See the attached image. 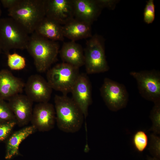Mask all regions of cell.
<instances>
[{
    "mask_svg": "<svg viewBox=\"0 0 160 160\" xmlns=\"http://www.w3.org/2000/svg\"><path fill=\"white\" fill-rule=\"evenodd\" d=\"M33 57L37 71H47L56 61L59 53L58 42L49 40L34 32L30 36L26 49Z\"/></svg>",
    "mask_w": 160,
    "mask_h": 160,
    "instance_id": "2",
    "label": "cell"
},
{
    "mask_svg": "<svg viewBox=\"0 0 160 160\" xmlns=\"http://www.w3.org/2000/svg\"><path fill=\"white\" fill-rule=\"evenodd\" d=\"M26 95L33 102H48L50 100L52 89L47 80L40 75H31L25 84Z\"/></svg>",
    "mask_w": 160,
    "mask_h": 160,
    "instance_id": "10",
    "label": "cell"
},
{
    "mask_svg": "<svg viewBox=\"0 0 160 160\" xmlns=\"http://www.w3.org/2000/svg\"><path fill=\"white\" fill-rule=\"evenodd\" d=\"M8 104L20 127L27 124L31 121L33 102L26 95L17 94L8 100Z\"/></svg>",
    "mask_w": 160,
    "mask_h": 160,
    "instance_id": "13",
    "label": "cell"
},
{
    "mask_svg": "<svg viewBox=\"0 0 160 160\" xmlns=\"http://www.w3.org/2000/svg\"><path fill=\"white\" fill-rule=\"evenodd\" d=\"M132 143L135 149L138 152H142L146 148L148 143V138L143 131L139 130L134 134Z\"/></svg>",
    "mask_w": 160,
    "mask_h": 160,
    "instance_id": "22",
    "label": "cell"
},
{
    "mask_svg": "<svg viewBox=\"0 0 160 160\" xmlns=\"http://www.w3.org/2000/svg\"><path fill=\"white\" fill-rule=\"evenodd\" d=\"M20 24L11 17L0 18V44L7 55L12 49H26L30 36Z\"/></svg>",
    "mask_w": 160,
    "mask_h": 160,
    "instance_id": "4",
    "label": "cell"
},
{
    "mask_svg": "<svg viewBox=\"0 0 160 160\" xmlns=\"http://www.w3.org/2000/svg\"><path fill=\"white\" fill-rule=\"evenodd\" d=\"M34 32L53 41H63L64 39L62 26L46 16L39 23Z\"/></svg>",
    "mask_w": 160,
    "mask_h": 160,
    "instance_id": "19",
    "label": "cell"
},
{
    "mask_svg": "<svg viewBox=\"0 0 160 160\" xmlns=\"http://www.w3.org/2000/svg\"><path fill=\"white\" fill-rule=\"evenodd\" d=\"M36 130L32 125L27 126L17 131L7 139L5 159L10 160L20 155L19 145L21 143Z\"/></svg>",
    "mask_w": 160,
    "mask_h": 160,
    "instance_id": "18",
    "label": "cell"
},
{
    "mask_svg": "<svg viewBox=\"0 0 160 160\" xmlns=\"http://www.w3.org/2000/svg\"><path fill=\"white\" fill-rule=\"evenodd\" d=\"M148 149L153 157L160 159V138L158 135L151 134Z\"/></svg>",
    "mask_w": 160,
    "mask_h": 160,
    "instance_id": "24",
    "label": "cell"
},
{
    "mask_svg": "<svg viewBox=\"0 0 160 160\" xmlns=\"http://www.w3.org/2000/svg\"><path fill=\"white\" fill-rule=\"evenodd\" d=\"M155 17V7L153 0H149L147 2L144 13L143 19L144 22L148 24L152 23Z\"/></svg>",
    "mask_w": 160,
    "mask_h": 160,
    "instance_id": "25",
    "label": "cell"
},
{
    "mask_svg": "<svg viewBox=\"0 0 160 160\" xmlns=\"http://www.w3.org/2000/svg\"><path fill=\"white\" fill-rule=\"evenodd\" d=\"M18 0H1L0 1L3 6L8 9L13 7Z\"/></svg>",
    "mask_w": 160,
    "mask_h": 160,
    "instance_id": "28",
    "label": "cell"
},
{
    "mask_svg": "<svg viewBox=\"0 0 160 160\" xmlns=\"http://www.w3.org/2000/svg\"><path fill=\"white\" fill-rule=\"evenodd\" d=\"M45 16L64 25L74 18L72 0H45Z\"/></svg>",
    "mask_w": 160,
    "mask_h": 160,
    "instance_id": "11",
    "label": "cell"
},
{
    "mask_svg": "<svg viewBox=\"0 0 160 160\" xmlns=\"http://www.w3.org/2000/svg\"><path fill=\"white\" fill-rule=\"evenodd\" d=\"M56 121L55 107L48 102L38 103L33 108L30 122L41 132L48 131L54 127Z\"/></svg>",
    "mask_w": 160,
    "mask_h": 160,
    "instance_id": "9",
    "label": "cell"
},
{
    "mask_svg": "<svg viewBox=\"0 0 160 160\" xmlns=\"http://www.w3.org/2000/svg\"><path fill=\"white\" fill-rule=\"evenodd\" d=\"M130 74L136 80L139 92L145 99L160 101V73L155 70L132 71Z\"/></svg>",
    "mask_w": 160,
    "mask_h": 160,
    "instance_id": "7",
    "label": "cell"
},
{
    "mask_svg": "<svg viewBox=\"0 0 160 160\" xmlns=\"http://www.w3.org/2000/svg\"><path fill=\"white\" fill-rule=\"evenodd\" d=\"M97 2L103 9L107 8L111 9H113L116 3V0H97Z\"/></svg>",
    "mask_w": 160,
    "mask_h": 160,
    "instance_id": "27",
    "label": "cell"
},
{
    "mask_svg": "<svg viewBox=\"0 0 160 160\" xmlns=\"http://www.w3.org/2000/svg\"><path fill=\"white\" fill-rule=\"evenodd\" d=\"M8 11L10 17L20 24L29 34H31L45 17V0H18Z\"/></svg>",
    "mask_w": 160,
    "mask_h": 160,
    "instance_id": "3",
    "label": "cell"
},
{
    "mask_svg": "<svg viewBox=\"0 0 160 160\" xmlns=\"http://www.w3.org/2000/svg\"><path fill=\"white\" fill-rule=\"evenodd\" d=\"M152 125L149 129L153 133L157 135L160 133V101L154 103L150 114Z\"/></svg>",
    "mask_w": 160,
    "mask_h": 160,
    "instance_id": "20",
    "label": "cell"
},
{
    "mask_svg": "<svg viewBox=\"0 0 160 160\" xmlns=\"http://www.w3.org/2000/svg\"><path fill=\"white\" fill-rule=\"evenodd\" d=\"M25 84L8 70H0V99L8 100L14 96L21 93Z\"/></svg>",
    "mask_w": 160,
    "mask_h": 160,
    "instance_id": "15",
    "label": "cell"
},
{
    "mask_svg": "<svg viewBox=\"0 0 160 160\" xmlns=\"http://www.w3.org/2000/svg\"><path fill=\"white\" fill-rule=\"evenodd\" d=\"M2 51V50L0 44V54L1 53Z\"/></svg>",
    "mask_w": 160,
    "mask_h": 160,
    "instance_id": "30",
    "label": "cell"
},
{
    "mask_svg": "<svg viewBox=\"0 0 160 160\" xmlns=\"http://www.w3.org/2000/svg\"><path fill=\"white\" fill-rule=\"evenodd\" d=\"M59 53L64 63L78 68L84 65V50L81 46L75 41L64 42Z\"/></svg>",
    "mask_w": 160,
    "mask_h": 160,
    "instance_id": "16",
    "label": "cell"
},
{
    "mask_svg": "<svg viewBox=\"0 0 160 160\" xmlns=\"http://www.w3.org/2000/svg\"><path fill=\"white\" fill-rule=\"evenodd\" d=\"M54 103L56 121L58 128L66 133L79 131L82 125L84 116L72 98L67 95H56Z\"/></svg>",
    "mask_w": 160,
    "mask_h": 160,
    "instance_id": "1",
    "label": "cell"
},
{
    "mask_svg": "<svg viewBox=\"0 0 160 160\" xmlns=\"http://www.w3.org/2000/svg\"><path fill=\"white\" fill-rule=\"evenodd\" d=\"M71 92L72 99L86 118L88 115L89 107L92 104V98L91 84L86 74L80 73Z\"/></svg>",
    "mask_w": 160,
    "mask_h": 160,
    "instance_id": "12",
    "label": "cell"
},
{
    "mask_svg": "<svg viewBox=\"0 0 160 160\" xmlns=\"http://www.w3.org/2000/svg\"><path fill=\"white\" fill-rule=\"evenodd\" d=\"M100 91L105 105L111 111H116L127 105L129 95L124 84L105 78Z\"/></svg>",
    "mask_w": 160,
    "mask_h": 160,
    "instance_id": "8",
    "label": "cell"
},
{
    "mask_svg": "<svg viewBox=\"0 0 160 160\" xmlns=\"http://www.w3.org/2000/svg\"><path fill=\"white\" fill-rule=\"evenodd\" d=\"M148 160H160L156 158L153 157H151L148 156L147 158Z\"/></svg>",
    "mask_w": 160,
    "mask_h": 160,
    "instance_id": "29",
    "label": "cell"
},
{
    "mask_svg": "<svg viewBox=\"0 0 160 160\" xmlns=\"http://www.w3.org/2000/svg\"><path fill=\"white\" fill-rule=\"evenodd\" d=\"M91 25L83 21L74 18L62 26L63 36L71 41L91 37Z\"/></svg>",
    "mask_w": 160,
    "mask_h": 160,
    "instance_id": "17",
    "label": "cell"
},
{
    "mask_svg": "<svg viewBox=\"0 0 160 160\" xmlns=\"http://www.w3.org/2000/svg\"><path fill=\"white\" fill-rule=\"evenodd\" d=\"M74 18L91 25L96 20L103 8L97 0H72Z\"/></svg>",
    "mask_w": 160,
    "mask_h": 160,
    "instance_id": "14",
    "label": "cell"
},
{
    "mask_svg": "<svg viewBox=\"0 0 160 160\" xmlns=\"http://www.w3.org/2000/svg\"><path fill=\"white\" fill-rule=\"evenodd\" d=\"M16 124V120L0 124V143L8 138Z\"/></svg>",
    "mask_w": 160,
    "mask_h": 160,
    "instance_id": "26",
    "label": "cell"
},
{
    "mask_svg": "<svg viewBox=\"0 0 160 160\" xmlns=\"http://www.w3.org/2000/svg\"><path fill=\"white\" fill-rule=\"evenodd\" d=\"M84 64L88 74L104 72L109 68L105 55L104 41L97 34L92 36L87 41L84 50Z\"/></svg>",
    "mask_w": 160,
    "mask_h": 160,
    "instance_id": "5",
    "label": "cell"
},
{
    "mask_svg": "<svg viewBox=\"0 0 160 160\" xmlns=\"http://www.w3.org/2000/svg\"><path fill=\"white\" fill-rule=\"evenodd\" d=\"M1 8H0V17L1 15Z\"/></svg>",
    "mask_w": 160,
    "mask_h": 160,
    "instance_id": "31",
    "label": "cell"
},
{
    "mask_svg": "<svg viewBox=\"0 0 160 160\" xmlns=\"http://www.w3.org/2000/svg\"><path fill=\"white\" fill-rule=\"evenodd\" d=\"M16 120L8 103L0 99V124Z\"/></svg>",
    "mask_w": 160,
    "mask_h": 160,
    "instance_id": "23",
    "label": "cell"
},
{
    "mask_svg": "<svg viewBox=\"0 0 160 160\" xmlns=\"http://www.w3.org/2000/svg\"><path fill=\"white\" fill-rule=\"evenodd\" d=\"M79 74V68L63 62L47 71V80L52 89L67 95L71 92Z\"/></svg>",
    "mask_w": 160,
    "mask_h": 160,
    "instance_id": "6",
    "label": "cell"
},
{
    "mask_svg": "<svg viewBox=\"0 0 160 160\" xmlns=\"http://www.w3.org/2000/svg\"><path fill=\"white\" fill-rule=\"evenodd\" d=\"M7 64L9 68L13 70H20L26 66L25 58L16 52L7 55Z\"/></svg>",
    "mask_w": 160,
    "mask_h": 160,
    "instance_id": "21",
    "label": "cell"
}]
</instances>
